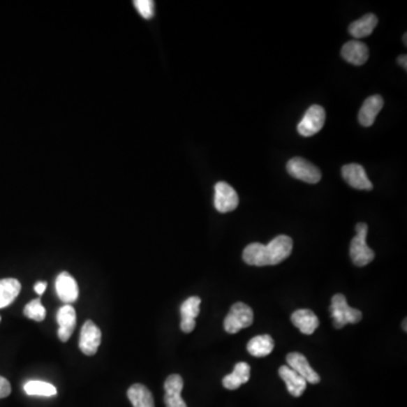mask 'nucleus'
Instances as JSON below:
<instances>
[{"instance_id":"f257e3e1","label":"nucleus","mask_w":407,"mask_h":407,"mask_svg":"<svg viewBox=\"0 0 407 407\" xmlns=\"http://www.w3.org/2000/svg\"><path fill=\"white\" fill-rule=\"evenodd\" d=\"M293 241L288 235H279L265 246L253 242L244 248L242 258L250 266H272L284 262L291 255Z\"/></svg>"},{"instance_id":"f03ea898","label":"nucleus","mask_w":407,"mask_h":407,"mask_svg":"<svg viewBox=\"0 0 407 407\" xmlns=\"http://www.w3.org/2000/svg\"><path fill=\"white\" fill-rule=\"evenodd\" d=\"M330 311L334 327L337 330H341L348 324H357L362 319V312L348 306L346 297L341 293L334 295Z\"/></svg>"},{"instance_id":"7ed1b4c3","label":"nucleus","mask_w":407,"mask_h":407,"mask_svg":"<svg viewBox=\"0 0 407 407\" xmlns=\"http://www.w3.org/2000/svg\"><path fill=\"white\" fill-rule=\"evenodd\" d=\"M355 231H357V235L352 239L351 244H350V256L355 266L363 267L375 259V253L367 244V235H368L367 223H357L355 225Z\"/></svg>"},{"instance_id":"20e7f679","label":"nucleus","mask_w":407,"mask_h":407,"mask_svg":"<svg viewBox=\"0 0 407 407\" xmlns=\"http://www.w3.org/2000/svg\"><path fill=\"white\" fill-rule=\"evenodd\" d=\"M253 323V311L244 302H237L230 309L224 319V330L226 333L235 334L241 330L249 327Z\"/></svg>"},{"instance_id":"39448f33","label":"nucleus","mask_w":407,"mask_h":407,"mask_svg":"<svg viewBox=\"0 0 407 407\" xmlns=\"http://www.w3.org/2000/svg\"><path fill=\"white\" fill-rule=\"evenodd\" d=\"M286 170L293 178L299 179L301 182H306V184H315L320 182V170L304 158H291L288 162Z\"/></svg>"},{"instance_id":"423d86ee","label":"nucleus","mask_w":407,"mask_h":407,"mask_svg":"<svg viewBox=\"0 0 407 407\" xmlns=\"http://www.w3.org/2000/svg\"><path fill=\"white\" fill-rule=\"evenodd\" d=\"M325 120H326V112L325 109L320 105H311L308 109L300 124L297 125L299 134L304 137H311L321 131L324 127Z\"/></svg>"},{"instance_id":"0eeeda50","label":"nucleus","mask_w":407,"mask_h":407,"mask_svg":"<svg viewBox=\"0 0 407 407\" xmlns=\"http://www.w3.org/2000/svg\"><path fill=\"white\" fill-rule=\"evenodd\" d=\"M102 333L96 323L87 320L80 330V350L89 357L96 355L98 346L101 344Z\"/></svg>"},{"instance_id":"6e6552de","label":"nucleus","mask_w":407,"mask_h":407,"mask_svg":"<svg viewBox=\"0 0 407 407\" xmlns=\"http://www.w3.org/2000/svg\"><path fill=\"white\" fill-rule=\"evenodd\" d=\"M239 205L237 191L229 184L221 182L215 186L214 206L220 213H229L235 211Z\"/></svg>"},{"instance_id":"1a4fd4ad","label":"nucleus","mask_w":407,"mask_h":407,"mask_svg":"<svg viewBox=\"0 0 407 407\" xmlns=\"http://www.w3.org/2000/svg\"><path fill=\"white\" fill-rule=\"evenodd\" d=\"M56 291L58 297L66 304H74L80 295L77 282L68 272H61L57 276Z\"/></svg>"},{"instance_id":"9d476101","label":"nucleus","mask_w":407,"mask_h":407,"mask_svg":"<svg viewBox=\"0 0 407 407\" xmlns=\"http://www.w3.org/2000/svg\"><path fill=\"white\" fill-rule=\"evenodd\" d=\"M286 362H288V366L292 370H295L297 375L304 378L306 383H312V385L320 383V377L311 368L304 354L299 353V352L288 353V357H286Z\"/></svg>"},{"instance_id":"9b49d317","label":"nucleus","mask_w":407,"mask_h":407,"mask_svg":"<svg viewBox=\"0 0 407 407\" xmlns=\"http://www.w3.org/2000/svg\"><path fill=\"white\" fill-rule=\"evenodd\" d=\"M57 321L59 325L58 337L61 342H68L76 327V310L71 304H65L57 312Z\"/></svg>"},{"instance_id":"f8f14e48","label":"nucleus","mask_w":407,"mask_h":407,"mask_svg":"<svg viewBox=\"0 0 407 407\" xmlns=\"http://www.w3.org/2000/svg\"><path fill=\"white\" fill-rule=\"evenodd\" d=\"M182 390H184V379H182V376L170 375L164 383L165 406L187 407L186 401L182 397Z\"/></svg>"},{"instance_id":"ddd939ff","label":"nucleus","mask_w":407,"mask_h":407,"mask_svg":"<svg viewBox=\"0 0 407 407\" xmlns=\"http://www.w3.org/2000/svg\"><path fill=\"white\" fill-rule=\"evenodd\" d=\"M342 176L352 188L359 191H371L373 186L369 180L366 171L360 164H348L342 168Z\"/></svg>"},{"instance_id":"4468645a","label":"nucleus","mask_w":407,"mask_h":407,"mask_svg":"<svg viewBox=\"0 0 407 407\" xmlns=\"http://www.w3.org/2000/svg\"><path fill=\"white\" fill-rule=\"evenodd\" d=\"M200 304H202V299L200 297H191L182 304L180 328L184 333H191L196 327V318L200 315Z\"/></svg>"},{"instance_id":"2eb2a0df","label":"nucleus","mask_w":407,"mask_h":407,"mask_svg":"<svg viewBox=\"0 0 407 407\" xmlns=\"http://www.w3.org/2000/svg\"><path fill=\"white\" fill-rule=\"evenodd\" d=\"M292 324L304 335H311L319 327V319L315 312L309 309H300L291 316Z\"/></svg>"},{"instance_id":"dca6fc26","label":"nucleus","mask_w":407,"mask_h":407,"mask_svg":"<svg viewBox=\"0 0 407 407\" xmlns=\"http://www.w3.org/2000/svg\"><path fill=\"white\" fill-rule=\"evenodd\" d=\"M342 57L352 65L362 66L368 61L369 49L363 42L348 41L342 48Z\"/></svg>"},{"instance_id":"f3484780","label":"nucleus","mask_w":407,"mask_h":407,"mask_svg":"<svg viewBox=\"0 0 407 407\" xmlns=\"http://www.w3.org/2000/svg\"><path fill=\"white\" fill-rule=\"evenodd\" d=\"M383 107V98L380 96H372L367 98L362 108L360 109L359 122L364 127L373 125L378 113Z\"/></svg>"},{"instance_id":"a211bd4d","label":"nucleus","mask_w":407,"mask_h":407,"mask_svg":"<svg viewBox=\"0 0 407 407\" xmlns=\"http://www.w3.org/2000/svg\"><path fill=\"white\" fill-rule=\"evenodd\" d=\"M279 375L286 383L288 392L295 397H300L306 388V381L300 375H297L295 370L288 366H282L279 369Z\"/></svg>"},{"instance_id":"6ab92c4d","label":"nucleus","mask_w":407,"mask_h":407,"mask_svg":"<svg viewBox=\"0 0 407 407\" xmlns=\"http://www.w3.org/2000/svg\"><path fill=\"white\" fill-rule=\"evenodd\" d=\"M250 379V366L246 362H239L235 364V370L231 375L224 377L223 386L226 390H235L240 388L244 383H248Z\"/></svg>"},{"instance_id":"aec40b11","label":"nucleus","mask_w":407,"mask_h":407,"mask_svg":"<svg viewBox=\"0 0 407 407\" xmlns=\"http://www.w3.org/2000/svg\"><path fill=\"white\" fill-rule=\"evenodd\" d=\"M128 399L134 407H155L152 392L142 383H135L128 390Z\"/></svg>"},{"instance_id":"412c9836","label":"nucleus","mask_w":407,"mask_h":407,"mask_svg":"<svg viewBox=\"0 0 407 407\" xmlns=\"http://www.w3.org/2000/svg\"><path fill=\"white\" fill-rule=\"evenodd\" d=\"M377 25V16L373 15V14H367L357 21L353 22L348 27V32L351 33V36H354L355 39H362V38L370 36Z\"/></svg>"},{"instance_id":"4be33fe9","label":"nucleus","mask_w":407,"mask_h":407,"mask_svg":"<svg viewBox=\"0 0 407 407\" xmlns=\"http://www.w3.org/2000/svg\"><path fill=\"white\" fill-rule=\"evenodd\" d=\"M21 288V283L16 279L0 280V309L12 304L20 295Z\"/></svg>"},{"instance_id":"5701e85b","label":"nucleus","mask_w":407,"mask_h":407,"mask_svg":"<svg viewBox=\"0 0 407 407\" xmlns=\"http://www.w3.org/2000/svg\"><path fill=\"white\" fill-rule=\"evenodd\" d=\"M274 339L271 335H259L256 336L253 339H250L247 345V350L253 357H265L269 355L273 352Z\"/></svg>"},{"instance_id":"b1692460","label":"nucleus","mask_w":407,"mask_h":407,"mask_svg":"<svg viewBox=\"0 0 407 407\" xmlns=\"http://www.w3.org/2000/svg\"><path fill=\"white\" fill-rule=\"evenodd\" d=\"M24 392L27 395L43 396V397H52L58 392L54 385L41 380L27 381L24 385Z\"/></svg>"},{"instance_id":"393cba45","label":"nucleus","mask_w":407,"mask_h":407,"mask_svg":"<svg viewBox=\"0 0 407 407\" xmlns=\"http://www.w3.org/2000/svg\"><path fill=\"white\" fill-rule=\"evenodd\" d=\"M24 315L29 319L34 321L45 320V308L40 299H34L25 306Z\"/></svg>"},{"instance_id":"a878e982","label":"nucleus","mask_w":407,"mask_h":407,"mask_svg":"<svg viewBox=\"0 0 407 407\" xmlns=\"http://www.w3.org/2000/svg\"><path fill=\"white\" fill-rule=\"evenodd\" d=\"M134 5L145 20H151L154 16V1L152 0H135Z\"/></svg>"},{"instance_id":"bb28decb","label":"nucleus","mask_w":407,"mask_h":407,"mask_svg":"<svg viewBox=\"0 0 407 407\" xmlns=\"http://www.w3.org/2000/svg\"><path fill=\"white\" fill-rule=\"evenodd\" d=\"M12 392V386L6 378L0 376V399H6Z\"/></svg>"},{"instance_id":"cd10ccee","label":"nucleus","mask_w":407,"mask_h":407,"mask_svg":"<svg viewBox=\"0 0 407 407\" xmlns=\"http://www.w3.org/2000/svg\"><path fill=\"white\" fill-rule=\"evenodd\" d=\"M47 286H48V284L45 282L36 283V286H34V291H36L38 295H42L45 293Z\"/></svg>"},{"instance_id":"c85d7f7f","label":"nucleus","mask_w":407,"mask_h":407,"mask_svg":"<svg viewBox=\"0 0 407 407\" xmlns=\"http://www.w3.org/2000/svg\"><path fill=\"white\" fill-rule=\"evenodd\" d=\"M399 65L401 66V67H403V68L405 69V71H406V69H407V57H406V54H403V56L399 57Z\"/></svg>"},{"instance_id":"c756f323","label":"nucleus","mask_w":407,"mask_h":407,"mask_svg":"<svg viewBox=\"0 0 407 407\" xmlns=\"http://www.w3.org/2000/svg\"><path fill=\"white\" fill-rule=\"evenodd\" d=\"M403 327H404V330L405 332H406L407 328H406V319H405L404 320V324H403Z\"/></svg>"},{"instance_id":"7c9ffc66","label":"nucleus","mask_w":407,"mask_h":407,"mask_svg":"<svg viewBox=\"0 0 407 407\" xmlns=\"http://www.w3.org/2000/svg\"><path fill=\"white\" fill-rule=\"evenodd\" d=\"M406 36H407V34H406V33H405V34H404V45H407V43H406Z\"/></svg>"},{"instance_id":"2f4dec72","label":"nucleus","mask_w":407,"mask_h":407,"mask_svg":"<svg viewBox=\"0 0 407 407\" xmlns=\"http://www.w3.org/2000/svg\"><path fill=\"white\" fill-rule=\"evenodd\" d=\"M0 321H1V317H0Z\"/></svg>"}]
</instances>
